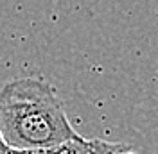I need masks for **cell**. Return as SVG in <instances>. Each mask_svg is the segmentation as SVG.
<instances>
[{
	"mask_svg": "<svg viewBox=\"0 0 158 154\" xmlns=\"http://www.w3.org/2000/svg\"><path fill=\"white\" fill-rule=\"evenodd\" d=\"M0 133L11 149L52 147L77 135L56 90L36 75L13 79L0 88Z\"/></svg>",
	"mask_w": 158,
	"mask_h": 154,
	"instance_id": "6da1fadb",
	"label": "cell"
},
{
	"mask_svg": "<svg viewBox=\"0 0 158 154\" xmlns=\"http://www.w3.org/2000/svg\"><path fill=\"white\" fill-rule=\"evenodd\" d=\"M74 144L77 154H137L126 144H111L104 140H86L83 136H76Z\"/></svg>",
	"mask_w": 158,
	"mask_h": 154,
	"instance_id": "7a4b0ae2",
	"label": "cell"
},
{
	"mask_svg": "<svg viewBox=\"0 0 158 154\" xmlns=\"http://www.w3.org/2000/svg\"><path fill=\"white\" fill-rule=\"evenodd\" d=\"M74 138L59 145H52V147H31V149H11L9 147L7 154H77Z\"/></svg>",
	"mask_w": 158,
	"mask_h": 154,
	"instance_id": "3957f363",
	"label": "cell"
},
{
	"mask_svg": "<svg viewBox=\"0 0 158 154\" xmlns=\"http://www.w3.org/2000/svg\"><path fill=\"white\" fill-rule=\"evenodd\" d=\"M7 151H9V147H7V144H6V142H4L2 133H0V154H7Z\"/></svg>",
	"mask_w": 158,
	"mask_h": 154,
	"instance_id": "277c9868",
	"label": "cell"
}]
</instances>
